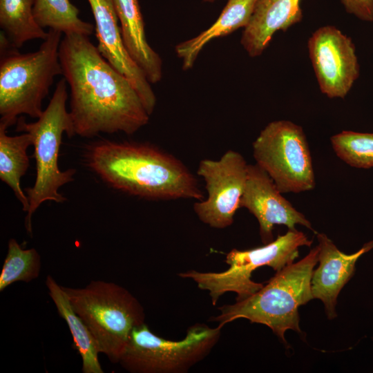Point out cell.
I'll list each match as a JSON object with an SVG mask.
<instances>
[{
	"mask_svg": "<svg viewBox=\"0 0 373 373\" xmlns=\"http://www.w3.org/2000/svg\"><path fill=\"white\" fill-rule=\"evenodd\" d=\"M216 0H203L204 2H208V3H212L215 1Z\"/></svg>",
	"mask_w": 373,
	"mask_h": 373,
	"instance_id": "cell-25",
	"label": "cell"
},
{
	"mask_svg": "<svg viewBox=\"0 0 373 373\" xmlns=\"http://www.w3.org/2000/svg\"><path fill=\"white\" fill-rule=\"evenodd\" d=\"M318 245L300 260L285 266L248 298L218 308L220 314L211 318L222 327L238 318L263 324L287 344L285 333H301L298 307L313 299L311 280L318 260Z\"/></svg>",
	"mask_w": 373,
	"mask_h": 373,
	"instance_id": "cell-4",
	"label": "cell"
},
{
	"mask_svg": "<svg viewBox=\"0 0 373 373\" xmlns=\"http://www.w3.org/2000/svg\"><path fill=\"white\" fill-rule=\"evenodd\" d=\"M35 0H0L1 31L17 48L33 39L44 40L48 32L36 21L33 15Z\"/></svg>",
	"mask_w": 373,
	"mask_h": 373,
	"instance_id": "cell-20",
	"label": "cell"
},
{
	"mask_svg": "<svg viewBox=\"0 0 373 373\" xmlns=\"http://www.w3.org/2000/svg\"><path fill=\"white\" fill-rule=\"evenodd\" d=\"M300 1L257 0L240 39V44L250 57L260 55L276 32L286 31L302 20Z\"/></svg>",
	"mask_w": 373,
	"mask_h": 373,
	"instance_id": "cell-15",
	"label": "cell"
},
{
	"mask_svg": "<svg viewBox=\"0 0 373 373\" xmlns=\"http://www.w3.org/2000/svg\"><path fill=\"white\" fill-rule=\"evenodd\" d=\"M319 265L314 269L311 280L313 298L321 300L327 318L337 316L338 296L355 271L359 258L373 249V240L365 243L357 251L346 254L341 251L327 235L316 233Z\"/></svg>",
	"mask_w": 373,
	"mask_h": 373,
	"instance_id": "cell-14",
	"label": "cell"
},
{
	"mask_svg": "<svg viewBox=\"0 0 373 373\" xmlns=\"http://www.w3.org/2000/svg\"><path fill=\"white\" fill-rule=\"evenodd\" d=\"M257 0H228L218 19L208 29L189 40L178 44L175 49L182 60V69L191 68L200 51L211 40L245 28L251 16Z\"/></svg>",
	"mask_w": 373,
	"mask_h": 373,
	"instance_id": "cell-17",
	"label": "cell"
},
{
	"mask_svg": "<svg viewBox=\"0 0 373 373\" xmlns=\"http://www.w3.org/2000/svg\"><path fill=\"white\" fill-rule=\"evenodd\" d=\"M59 58L70 87L75 135H131L149 123L150 115L131 83L103 57L88 36L64 35Z\"/></svg>",
	"mask_w": 373,
	"mask_h": 373,
	"instance_id": "cell-1",
	"label": "cell"
},
{
	"mask_svg": "<svg viewBox=\"0 0 373 373\" xmlns=\"http://www.w3.org/2000/svg\"><path fill=\"white\" fill-rule=\"evenodd\" d=\"M308 50L321 93L329 98H345L360 73L351 38L335 26H322L309 37Z\"/></svg>",
	"mask_w": 373,
	"mask_h": 373,
	"instance_id": "cell-11",
	"label": "cell"
},
{
	"mask_svg": "<svg viewBox=\"0 0 373 373\" xmlns=\"http://www.w3.org/2000/svg\"><path fill=\"white\" fill-rule=\"evenodd\" d=\"M248 164L233 150L226 151L219 160L203 159L197 174L205 182L207 198L197 201L193 209L203 223L212 228L224 229L232 224L243 194Z\"/></svg>",
	"mask_w": 373,
	"mask_h": 373,
	"instance_id": "cell-10",
	"label": "cell"
},
{
	"mask_svg": "<svg viewBox=\"0 0 373 373\" xmlns=\"http://www.w3.org/2000/svg\"><path fill=\"white\" fill-rule=\"evenodd\" d=\"M67 84L64 77L58 82L48 106L36 122L27 123L23 117L17 122V131L30 134L35 150L36 179L33 186L26 189L29 209L25 226L30 236L33 213L45 201H65L59 189L73 181L76 172L74 169L61 171L58 164L63 134L65 133L68 137L75 135L71 115L66 109Z\"/></svg>",
	"mask_w": 373,
	"mask_h": 373,
	"instance_id": "cell-5",
	"label": "cell"
},
{
	"mask_svg": "<svg viewBox=\"0 0 373 373\" xmlns=\"http://www.w3.org/2000/svg\"><path fill=\"white\" fill-rule=\"evenodd\" d=\"M88 1L95 19L98 50L115 70L129 80L151 115L156 104V97L145 74L125 46L113 0Z\"/></svg>",
	"mask_w": 373,
	"mask_h": 373,
	"instance_id": "cell-13",
	"label": "cell"
},
{
	"mask_svg": "<svg viewBox=\"0 0 373 373\" xmlns=\"http://www.w3.org/2000/svg\"><path fill=\"white\" fill-rule=\"evenodd\" d=\"M345 10L364 21H373V0H341Z\"/></svg>",
	"mask_w": 373,
	"mask_h": 373,
	"instance_id": "cell-24",
	"label": "cell"
},
{
	"mask_svg": "<svg viewBox=\"0 0 373 373\" xmlns=\"http://www.w3.org/2000/svg\"><path fill=\"white\" fill-rule=\"evenodd\" d=\"M41 267V257L35 248L24 249L15 239H10L0 274V291L16 282L30 283L37 278Z\"/></svg>",
	"mask_w": 373,
	"mask_h": 373,
	"instance_id": "cell-22",
	"label": "cell"
},
{
	"mask_svg": "<svg viewBox=\"0 0 373 373\" xmlns=\"http://www.w3.org/2000/svg\"><path fill=\"white\" fill-rule=\"evenodd\" d=\"M61 287L99 353L118 363L132 330L145 323L141 303L126 288L112 282L92 280L84 287Z\"/></svg>",
	"mask_w": 373,
	"mask_h": 373,
	"instance_id": "cell-6",
	"label": "cell"
},
{
	"mask_svg": "<svg viewBox=\"0 0 373 373\" xmlns=\"http://www.w3.org/2000/svg\"><path fill=\"white\" fill-rule=\"evenodd\" d=\"M79 11L70 0H35L33 15L42 28H48L66 35L79 34L89 37L94 26L82 20Z\"/></svg>",
	"mask_w": 373,
	"mask_h": 373,
	"instance_id": "cell-21",
	"label": "cell"
},
{
	"mask_svg": "<svg viewBox=\"0 0 373 373\" xmlns=\"http://www.w3.org/2000/svg\"><path fill=\"white\" fill-rule=\"evenodd\" d=\"M30 145L32 144L29 133L8 136L6 130L0 128V178L12 189L24 211H28L29 202L20 181L29 166L27 149Z\"/></svg>",
	"mask_w": 373,
	"mask_h": 373,
	"instance_id": "cell-19",
	"label": "cell"
},
{
	"mask_svg": "<svg viewBox=\"0 0 373 373\" xmlns=\"http://www.w3.org/2000/svg\"><path fill=\"white\" fill-rule=\"evenodd\" d=\"M46 285L59 315L70 329L75 348L81 356L82 372L104 373L99 361L97 345L88 327L73 309L61 286L50 275L46 277Z\"/></svg>",
	"mask_w": 373,
	"mask_h": 373,
	"instance_id": "cell-18",
	"label": "cell"
},
{
	"mask_svg": "<svg viewBox=\"0 0 373 373\" xmlns=\"http://www.w3.org/2000/svg\"><path fill=\"white\" fill-rule=\"evenodd\" d=\"M125 46L150 83L160 82L162 61L149 44L144 23L137 0H113Z\"/></svg>",
	"mask_w": 373,
	"mask_h": 373,
	"instance_id": "cell-16",
	"label": "cell"
},
{
	"mask_svg": "<svg viewBox=\"0 0 373 373\" xmlns=\"http://www.w3.org/2000/svg\"><path fill=\"white\" fill-rule=\"evenodd\" d=\"M61 35L49 29L37 50L21 53L1 32L0 128L6 130L22 114L37 119L41 115L43 101L55 77L62 75Z\"/></svg>",
	"mask_w": 373,
	"mask_h": 373,
	"instance_id": "cell-3",
	"label": "cell"
},
{
	"mask_svg": "<svg viewBox=\"0 0 373 373\" xmlns=\"http://www.w3.org/2000/svg\"><path fill=\"white\" fill-rule=\"evenodd\" d=\"M240 207L246 208L257 219L262 242L274 240L273 229L283 224L296 229L300 224L314 230L311 222L285 199L269 175L258 164H248L245 188Z\"/></svg>",
	"mask_w": 373,
	"mask_h": 373,
	"instance_id": "cell-12",
	"label": "cell"
},
{
	"mask_svg": "<svg viewBox=\"0 0 373 373\" xmlns=\"http://www.w3.org/2000/svg\"><path fill=\"white\" fill-rule=\"evenodd\" d=\"M330 142L336 155L348 165L373 167V133L343 131L332 135Z\"/></svg>",
	"mask_w": 373,
	"mask_h": 373,
	"instance_id": "cell-23",
	"label": "cell"
},
{
	"mask_svg": "<svg viewBox=\"0 0 373 373\" xmlns=\"http://www.w3.org/2000/svg\"><path fill=\"white\" fill-rule=\"evenodd\" d=\"M88 166L114 189L151 200L204 198L186 166L153 145L109 140L87 149Z\"/></svg>",
	"mask_w": 373,
	"mask_h": 373,
	"instance_id": "cell-2",
	"label": "cell"
},
{
	"mask_svg": "<svg viewBox=\"0 0 373 373\" xmlns=\"http://www.w3.org/2000/svg\"><path fill=\"white\" fill-rule=\"evenodd\" d=\"M222 328L195 323L184 338L172 341L155 334L144 323L132 330L118 363L131 373H186L209 355Z\"/></svg>",
	"mask_w": 373,
	"mask_h": 373,
	"instance_id": "cell-8",
	"label": "cell"
},
{
	"mask_svg": "<svg viewBox=\"0 0 373 373\" xmlns=\"http://www.w3.org/2000/svg\"><path fill=\"white\" fill-rule=\"evenodd\" d=\"M312 240L296 229H289L278 235L275 240L262 247L247 250L231 249L226 256L229 268L220 272L189 270L178 274L180 278L193 280L202 290H207L215 305L219 298L228 291L237 294L236 301L244 300L263 287L251 280L254 271L271 267L276 272L294 262L298 257L299 248L310 247Z\"/></svg>",
	"mask_w": 373,
	"mask_h": 373,
	"instance_id": "cell-7",
	"label": "cell"
},
{
	"mask_svg": "<svg viewBox=\"0 0 373 373\" xmlns=\"http://www.w3.org/2000/svg\"><path fill=\"white\" fill-rule=\"evenodd\" d=\"M256 164L282 193L312 190L316 185L309 147L303 128L288 120L269 123L252 144Z\"/></svg>",
	"mask_w": 373,
	"mask_h": 373,
	"instance_id": "cell-9",
	"label": "cell"
}]
</instances>
